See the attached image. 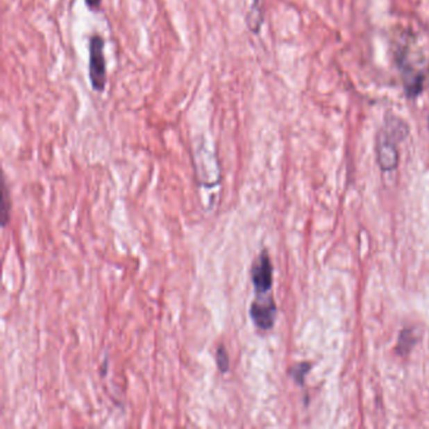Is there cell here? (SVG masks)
<instances>
[{
	"instance_id": "obj_4",
	"label": "cell",
	"mask_w": 429,
	"mask_h": 429,
	"mask_svg": "<svg viewBox=\"0 0 429 429\" xmlns=\"http://www.w3.org/2000/svg\"><path fill=\"white\" fill-rule=\"evenodd\" d=\"M251 280L257 294H267L274 283V266L267 251H262L251 269Z\"/></svg>"
},
{
	"instance_id": "obj_5",
	"label": "cell",
	"mask_w": 429,
	"mask_h": 429,
	"mask_svg": "<svg viewBox=\"0 0 429 429\" xmlns=\"http://www.w3.org/2000/svg\"><path fill=\"white\" fill-rule=\"evenodd\" d=\"M277 308L276 303L271 297L269 298H257L252 302L249 315L252 321L258 329L269 330L274 328L276 321Z\"/></svg>"
},
{
	"instance_id": "obj_9",
	"label": "cell",
	"mask_w": 429,
	"mask_h": 429,
	"mask_svg": "<svg viewBox=\"0 0 429 429\" xmlns=\"http://www.w3.org/2000/svg\"><path fill=\"white\" fill-rule=\"evenodd\" d=\"M8 201V190L7 187L4 185V188H3V226H6L7 224L8 221V210H9V207H8L7 204Z\"/></svg>"
},
{
	"instance_id": "obj_10",
	"label": "cell",
	"mask_w": 429,
	"mask_h": 429,
	"mask_svg": "<svg viewBox=\"0 0 429 429\" xmlns=\"http://www.w3.org/2000/svg\"><path fill=\"white\" fill-rule=\"evenodd\" d=\"M85 3H86V7L91 10V12H100L101 9V3H102V0H85Z\"/></svg>"
},
{
	"instance_id": "obj_2",
	"label": "cell",
	"mask_w": 429,
	"mask_h": 429,
	"mask_svg": "<svg viewBox=\"0 0 429 429\" xmlns=\"http://www.w3.org/2000/svg\"><path fill=\"white\" fill-rule=\"evenodd\" d=\"M410 135L408 125L394 115H387L376 134V161L382 171H393L399 164L398 144Z\"/></svg>"
},
{
	"instance_id": "obj_7",
	"label": "cell",
	"mask_w": 429,
	"mask_h": 429,
	"mask_svg": "<svg viewBox=\"0 0 429 429\" xmlns=\"http://www.w3.org/2000/svg\"><path fill=\"white\" fill-rule=\"evenodd\" d=\"M310 368H311V365H310L309 362H298V364H296L289 369V376H292V379L298 385H303L305 376H308Z\"/></svg>"
},
{
	"instance_id": "obj_6",
	"label": "cell",
	"mask_w": 429,
	"mask_h": 429,
	"mask_svg": "<svg viewBox=\"0 0 429 429\" xmlns=\"http://www.w3.org/2000/svg\"><path fill=\"white\" fill-rule=\"evenodd\" d=\"M418 342V336L417 333L413 329H404L399 339H398V345H396V353L401 356L408 355L410 350L416 346Z\"/></svg>"
},
{
	"instance_id": "obj_1",
	"label": "cell",
	"mask_w": 429,
	"mask_h": 429,
	"mask_svg": "<svg viewBox=\"0 0 429 429\" xmlns=\"http://www.w3.org/2000/svg\"><path fill=\"white\" fill-rule=\"evenodd\" d=\"M414 37L405 34L396 43V60L402 76L403 86L407 97L412 100L422 94L427 78V62L424 57L414 54Z\"/></svg>"
},
{
	"instance_id": "obj_3",
	"label": "cell",
	"mask_w": 429,
	"mask_h": 429,
	"mask_svg": "<svg viewBox=\"0 0 429 429\" xmlns=\"http://www.w3.org/2000/svg\"><path fill=\"white\" fill-rule=\"evenodd\" d=\"M90 62L88 74L91 86L96 92H103L108 82L106 58H105V42L99 34H94L90 40Z\"/></svg>"
},
{
	"instance_id": "obj_11",
	"label": "cell",
	"mask_w": 429,
	"mask_h": 429,
	"mask_svg": "<svg viewBox=\"0 0 429 429\" xmlns=\"http://www.w3.org/2000/svg\"><path fill=\"white\" fill-rule=\"evenodd\" d=\"M428 128H429V116H428Z\"/></svg>"
},
{
	"instance_id": "obj_8",
	"label": "cell",
	"mask_w": 429,
	"mask_h": 429,
	"mask_svg": "<svg viewBox=\"0 0 429 429\" xmlns=\"http://www.w3.org/2000/svg\"><path fill=\"white\" fill-rule=\"evenodd\" d=\"M217 365L221 373H227L229 370V355L226 348L221 345L217 350Z\"/></svg>"
}]
</instances>
